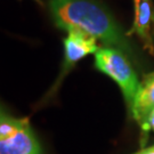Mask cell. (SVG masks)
I'll return each instance as SVG.
<instances>
[{
	"label": "cell",
	"instance_id": "1",
	"mask_svg": "<svg viewBox=\"0 0 154 154\" xmlns=\"http://www.w3.org/2000/svg\"><path fill=\"white\" fill-rule=\"evenodd\" d=\"M49 11L61 30H79L100 40L107 47L121 50L135 60L136 53L109 9L97 0H50Z\"/></svg>",
	"mask_w": 154,
	"mask_h": 154
},
{
	"label": "cell",
	"instance_id": "2",
	"mask_svg": "<svg viewBox=\"0 0 154 154\" xmlns=\"http://www.w3.org/2000/svg\"><path fill=\"white\" fill-rule=\"evenodd\" d=\"M95 69L110 77L120 87L129 112L139 89V80L130 62L121 50L103 47L95 53Z\"/></svg>",
	"mask_w": 154,
	"mask_h": 154
},
{
	"label": "cell",
	"instance_id": "3",
	"mask_svg": "<svg viewBox=\"0 0 154 154\" xmlns=\"http://www.w3.org/2000/svg\"><path fill=\"white\" fill-rule=\"evenodd\" d=\"M0 154H44L41 143L26 118L0 113Z\"/></svg>",
	"mask_w": 154,
	"mask_h": 154
},
{
	"label": "cell",
	"instance_id": "4",
	"mask_svg": "<svg viewBox=\"0 0 154 154\" xmlns=\"http://www.w3.org/2000/svg\"><path fill=\"white\" fill-rule=\"evenodd\" d=\"M63 45H64V57L58 77L55 80L54 85L45 95L44 98L41 99L40 105H45L57 94L62 82L64 81L66 75L73 70V67L78 62L81 61L86 56L96 53L99 49L96 39L79 30L69 31L67 37L63 40Z\"/></svg>",
	"mask_w": 154,
	"mask_h": 154
},
{
	"label": "cell",
	"instance_id": "5",
	"mask_svg": "<svg viewBox=\"0 0 154 154\" xmlns=\"http://www.w3.org/2000/svg\"><path fill=\"white\" fill-rule=\"evenodd\" d=\"M135 17L131 29L127 32V35L136 34L142 40L144 48L149 54L154 53V46L151 28L154 23V7L151 0H134Z\"/></svg>",
	"mask_w": 154,
	"mask_h": 154
},
{
	"label": "cell",
	"instance_id": "6",
	"mask_svg": "<svg viewBox=\"0 0 154 154\" xmlns=\"http://www.w3.org/2000/svg\"><path fill=\"white\" fill-rule=\"evenodd\" d=\"M154 110V71L145 74L139 85V89L134 100V105L130 113L132 118L140 126V130L143 129L149 113Z\"/></svg>",
	"mask_w": 154,
	"mask_h": 154
},
{
	"label": "cell",
	"instance_id": "7",
	"mask_svg": "<svg viewBox=\"0 0 154 154\" xmlns=\"http://www.w3.org/2000/svg\"><path fill=\"white\" fill-rule=\"evenodd\" d=\"M149 130H153L154 131V110L149 113V119H147V122L146 125L142 129V145L146 143L147 140V137H149Z\"/></svg>",
	"mask_w": 154,
	"mask_h": 154
},
{
	"label": "cell",
	"instance_id": "8",
	"mask_svg": "<svg viewBox=\"0 0 154 154\" xmlns=\"http://www.w3.org/2000/svg\"><path fill=\"white\" fill-rule=\"evenodd\" d=\"M134 154H154V145L149 146V147H143L140 151H138Z\"/></svg>",
	"mask_w": 154,
	"mask_h": 154
},
{
	"label": "cell",
	"instance_id": "9",
	"mask_svg": "<svg viewBox=\"0 0 154 154\" xmlns=\"http://www.w3.org/2000/svg\"><path fill=\"white\" fill-rule=\"evenodd\" d=\"M34 1H37L38 4H40V5H42V1H41V0H34Z\"/></svg>",
	"mask_w": 154,
	"mask_h": 154
},
{
	"label": "cell",
	"instance_id": "10",
	"mask_svg": "<svg viewBox=\"0 0 154 154\" xmlns=\"http://www.w3.org/2000/svg\"><path fill=\"white\" fill-rule=\"evenodd\" d=\"M2 112H5V111L2 110V107H1V106H0V113H2Z\"/></svg>",
	"mask_w": 154,
	"mask_h": 154
}]
</instances>
